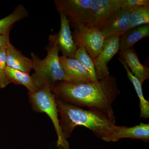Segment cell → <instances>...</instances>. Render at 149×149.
<instances>
[{"label": "cell", "instance_id": "cell-1", "mask_svg": "<svg viewBox=\"0 0 149 149\" xmlns=\"http://www.w3.org/2000/svg\"><path fill=\"white\" fill-rule=\"evenodd\" d=\"M99 87L93 82L75 83L62 81L51 88L56 97L78 107L101 113L115 121L112 104L120 92L115 77L109 75L102 79Z\"/></svg>", "mask_w": 149, "mask_h": 149}, {"label": "cell", "instance_id": "cell-2", "mask_svg": "<svg viewBox=\"0 0 149 149\" xmlns=\"http://www.w3.org/2000/svg\"><path fill=\"white\" fill-rule=\"evenodd\" d=\"M56 100L61 118V127L66 140L71 136L75 127L79 125L85 126L92 130L102 140L109 135L116 127L115 121L103 113L83 109L56 97Z\"/></svg>", "mask_w": 149, "mask_h": 149}, {"label": "cell", "instance_id": "cell-3", "mask_svg": "<svg viewBox=\"0 0 149 149\" xmlns=\"http://www.w3.org/2000/svg\"><path fill=\"white\" fill-rule=\"evenodd\" d=\"M47 54L41 59L37 54L31 53L32 69L35 72L32 75L38 88L48 85L52 88L59 81H70L61 65L58 53L59 49L54 35H50L49 44L45 48Z\"/></svg>", "mask_w": 149, "mask_h": 149}, {"label": "cell", "instance_id": "cell-4", "mask_svg": "<svg viewBox=\"0 0 149 149\" xmlns=\"http://www.w3.org/2000/svg\"><path fill=\"white\" fill-rule=\"evenodd\" d=\"M29 100L32 108L37 112L45 113L52 121L58 137V147L63 149H70L69 144L65 139L58 118V110L56 102V96L48 85L38 88L36 92L28 93Z\"/></svg>", "mask_w": 149, "mask_h": 149}, {"label": "cell", "instance_id": "cell-5", "mask_svg": "<svg viewBox=\"0 0 149 149\" xmlns=\"http://www.w3.org/2000/svg\"><path fill=\"white\" fill-rule=\"evenodd\" d=\"M72 33L77 47L80 46L84 47L94 61L100 53L105 39L99 28L80 25L74 27Z\"/></svg>", "mask_w": 149, "mask_h": 149}, {"label": "cell", "instance_id": "cell-6", "mask_svg": "<svg viewBox=\"0 0 149 149\" xmlns=\"http://www.w3.org/2000/svg\"><path fill=\"white\" fill-rule=\"evenodd\" d=\"M93 0H55L57 10L66 15L73 27L88 25Z\"/></svg>", "mask_w": 149, "mask_h": 149}, {"label": "cell", "instance_id": "cell-7", "mask_svg": "<svg viewBox=\"0 0 149 149\" xmlns=\"http://www.w3.org/2000/svg\"><path fill=\"white\" fill-rule=\"evenodd\" d=\"M120 36L106 37L100 53L93 61L98 80H101L109 75L108 63L119 50Z\"/></svg>", "mask_w": 149, "mask_h": 149}, {"label": "cell", "instance_id": "cell-8", "mask_svg": "<svg viewBox=\"0 0 149 149\" xmlns=\"http://www.w3.org/2000/svg\"><path fill=\"white\" fill-rule=\"evenodd\" d=\"M122 0H93L88 25L98 28L116 12L121 8Z\"/></svg>", "mask_w": 149, "mask_h": 149}, {"label": "cell", "instance_id": "cell-9", "mask_svg": "<svg viewBox=\"0 0 149 149\" xmlns=\"http://www.w3.org/2000/svg\"><path fill=\"white\" fill-rule=\"evenodd\" d=\"M130 9L120 8L98 27L104 38L121 36L130 29Z\"/></svg>", "mask_w": 149, "mask_h": 149}, {"label": "cell", "instance_id": "cell-10", "mask_svg": "<svg viewBox=\"0 0 149 149\" xmlns=\"http://www.w3.org/2000/svg\"><path fill=\"white\" fill-rule=\"evenodd\" d=\"M58 13L61 18L60 29L58 33L54 35L58 47L63 56L74 58L77 47L73 40L69 20L66 15Z\"/></svg>", "mask_w": 149, "mask_h": 149}, {"label": "cell", "instance_id": "cell-11", "mask_svg": "<svg viewBox=\"0 0 149 149\" xmlns=\"http://www.w3.org/2000/svg\"><path fill=\"white\" fill-rule=\"evenodd\" d=\"M125 138L139 139L144 142H148L149 123H141L130 127L116 125L112 132L102 140L106 142H115Z\"/></svg>", "mask_w": 149, "mask_h": 149}, {"label": "cell", "instance_id": "cell-12", "mask_svg": "<svg viewBox=\"0 0 149 149\" xmlns=\"http://www.w3.org/2000/svg\"><path fill=\"white\" fill-rule=\"evenodd\" d=\"M60 63L63 71L71 82L75 83L93 82L86 68L79 61L62 56Z\"/></svg>", "mask_w": 149, "mask_h": 149}, {"label": "cell", "instance_id": "cell-13", "mask_svg": "<svg viewBox=\"0 0 149 149\" xmlns=\"http://www.w3.org/2000/svg\"><path fill=\"white\" fill-rule=\"evenodd\" d=\"M120 58L127 65L132 74L140 81L142 85L149 77V69L141 63L136 50L131 48L120 51Z\"/></svg>", "mask_w": 149, "mask_h": 149}, {"label": "cell", "instance_id": "cell-14", "mask_svg": "<svg viewBox=\"0 0 149 149\" xmlns=\"http://www.w3.org/2000/svg\"><path fill=\"white\" fill-rule=\"evenodd\" d=\"M7 66L29 74L32 69V61L11 44L6 49Z\"/></svg>", "mask_w": 149, "mask_h": 149}, {"label": "cell", "instance_id": "cell-15", "mask_svg": "<svg viewBox=\"0 0 149 149\" xmlns=\"http://www.w3.org/2000/svg\"><path fill=\"white\" fill-rule=\"evenodd\" d=\"M149 36V24L131 28L120 36L119 50L131 48L137 42Z\"/></svg>", "mask_w": 149, "mask_h": 149}, {"label": "cell", "instance_id": "cell-16", "mask_svg": "<svg viewBox=\"0 0 149 149\" xmlns=\"http://www.w3.org/2000/svg\"><path fill=\"white\" fill-rule=\"evenodd\" d=\"M5 72L10 83L15 85H23L27 88L29 93H34L38 89L35 80L28 73L13 69L7 66Z\"/></svg>", "mask_w": 149, "mask_h": 149}, {"label": "cell", "instance_id": "cell-17", "mask_svg": "<svg viewBox=\"0 0 149 149\" xmlns=\"http://www.w3.org/2000/svg\"><path fill=\"white\" fill-rule=\"evenodd\" d=\"M119 61L122 63L125 68L127 76L130 82L133 84L136 93L140 100V107L141 109L140 117L143 118H149V102L145 99L143 94L142 85L140 81L133 74L128 68L127 65L122 59L118 58Z\"/></svg>", "mask_w": 149, "mask_h": 149}, {"label": "cell", "instance_id": "cell-18", "mask_svg": "<svg viewBox=\"0 0 149 149\" xmlns=\"http://www.w3.org/2000/svg\"><path fill=\"white\" fill-rule=\"evenodd\" d=\"M74 58L79 61L86 68L91 76L93 83L99 87H101L102 85V80H98L94 62L84 47L80 46L77 47Z\"/></svg>", "mask_w": 149, "mask_h": 149}, {"label": "cell", "instance_id": "cell-19", "mask_svg": "<svg viewBox=\"0 0 149 149\" xmlns=\"http://www.w3.org/2000/svg\"><path fill=\"white\" fill-rule=\"evenodd\" d=\"M28 15V11L22 5L17 6L11 13L0 19V34L10 31L15 23L27 17Z\"/></svg>", "mask_w": 149, "mask_h": 149}, {"label": "cell", "instance_id": "cell-20", "mask_svg": "<svg viewBox=\"0 0 149 149\" xmlns=\"http://www.w3.org/2000/svg\"><path fill=\"white\" fill-rule=\"evenodd\" d=\"M149 23V6L137 7L130 9V29Z\"/></svg>", "mask_w": 149, "mask_h": 149}, {"label": "cell", "instance_id": "cell-21", "mask_svg": "<svg viewBox=\"0 0 149 149\" xmlns=\"http://www.w3.org/2000/svg\"><path fill=\"white\" fill-rule=\"evenodd\" d=\"M7 67L6 62V49H0V88H4L10 83V81L6 74V69Z\"/></svg>", "mask_w": 149, "mask_h": 149}, {"label": "cell", "instance_id": "cell-22", "mask_svg": "<svg viewBox=\"0 0 149 149\" xmlns=\"http://www.w3.org/2000/svg\"><path fill=\"white\" fill-rule=\"evenodd\" d=\"M143 6H149V0H122L121 8H131Z\"/></svg>", "mask_w": 149, "mask_h": 149}, {"label": "cell", "instance_id": "cell-23", "mask_svg": "<svg viewBox=\"0 0 149 149\" xmlns=\"http://www.w3.org/2000/svg\"><path fill=\"white\" fill-rule=\"evenodd\" d=\"M10 32V31H8L4 34H0V49H6L10 45L9 38Z\"/></svg>", "mask_w": 149, "mask_h": 149}]
</instances>
